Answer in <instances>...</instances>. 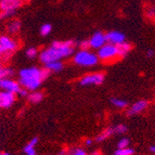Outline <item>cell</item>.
Segmentation results:
<instances>
[{
  "label": "cell",
  "mask_w": 155,
  "mask_h": 155,
  "mask_svg": "<svg viewBox=\"0 0 155 155\" xmlns=\"http://www.w3.org/2000/svg\"><path fill=\"white\" fill-rule=\"evenodd\" d=\"M74 50V43L73 41H65V42H60L55 41L52 43L51 47L44 49L40 54V61L43 62L45 65L60 61L63 58L69 57L72 55Z\"/></svg>",
  "instance_id": "1"
},
{
  "label": "cell",
  "mask_w": 155,
  "mask_h": 155,
  "mask_svg": "<svg viewBox=\"0 0 155 155\" xmlns=\"http://www.w3.org/2000/svg\"><path fill=\"white\" fill-rule=\"evenodd\" d=\"M48 69H39L36 67H30L22 69L20 72V84L27 90H35L49 74Z\"/></svg>",
  "instance_id": "2"
},
{
  "label": "cell",
  "mask_w": 155,
  "mask_h": 155,
  "mask_svg": "<svg viewBox=\"0 0 155 155\" xmlns=\"http://www.w3.org/2000/svg\"><path fill=\"white\" fill-rule=\"evenodd\" d=\"M74 62L82 67H92L98 62L97 56L89 50H80L74 57Z\"/></svg>",
  "instance_id": "3"
},
{
  "label": "cell",
  "mask_w": 155,
  "mask_h": 155,
  "mask_svg": "<svg viewBox=\"0 0 155 155\" xmlns=\"http://www.w3.org/2000/svg\"><path fill=\"white\" fill-rule=\"evenodd\" d=\"M21 5V0H0V8L2 10L0 17L1 19H5L12 16Z\"/></svg>",
  "instance_id": "4"
},
{
  "label": "cell",
  "mask_w": 155,
  "mask_h": 155,
  "mask_svg": "<svg viewBox=\"0 0 155 155\" xmlns=\"http://www.w3.org/2000/svg\"><path fill=\"white\" fill-rule=\"evenodd\" d=\"M97 56L98 60H101L102 61H112L118 57L117 48L115 45L107 43L104 46H102L101 48H98Z\"/></svg>",
  "instance_id": "5"
},
{
  "label": "cell",
  "mask_w": 155,
  "mask_h": 155,
  "mask_svg": "<svg viewBox=\"0 0 155 155\" xmlns=\"http://www.w3.org/2000/svg\"><path fill=\"white\" fill-rule=\"evenodd\" d=\"M104 75L102 74H87L86 76L82 77L80 80V84L81 86H97L101 84L104 81Z\"/></svg>",
  "instance_id": "6"
},
{
  "label": "cell",
  "mask_w": 155,
  "mask_h": 155,
  "mask_svg": "<svg viewBox=\"0 0 155 155\" xmlns=\"http://www.w3.org/2000/svg\"><path fill=\"white\" fill-rule=\"evenodd\" d=\"M0 89L15 94V93H19L21 89V84L11 79L4 78L0 80Z\"/></svg>",
  "instance_id": "7"
},
{
  "label": "cell",
  "mask_w": 155,
  "mask_h": 155,
  "mask_svg": "<svg viewBox=\"0 0 155 155\" xmlns=\"http://www.w3.org/2000/svg\"><path fill=\"white\" fill-rule=\"evenodd\" d=\"M106 35H104L101 32H97L95 33L91 38L89 39V44H90V48H95V49H98L101 48L102 46H104L106 44Z\"/></svg>",
  "instance_id": "8"
},
{
  "label": "cell",
  "mask_w": 155,
  "mask_h": 155,
  "mask_svg": "<svg viewBox=\"0 0 155 155\" xmlns=\"http://www.w3.org/2000/svg\"><path fill=\"white\" fill-rule=\"evenodd\" d=\"M106 40L108 43L117 46L121 43L125 42V35L118 31H111L106 34Z\"/></svg>",
  "instance_id": "9"
},
{
  "label": "cell",
  "mask_w": 155,
  "mask_h": 155,
  "mask_svg": "<svg viewBox=\"0 0 155 155\" xmlns=\"http://www.w3.org/2000/svg\"><path fill=\"white\" fill-rule=\"evenodd\" d=\"M15 101V95L10 92H0V108H9Z\"/></svg>",
  "instance_id": "10"
},
{
  "label": "cell",
  "mask_w": 155,
  "mask_h": 155,
  "mask_svg": "<svg viewBox=\"0 0 155 155\" xmlns=\"http://www.w3.org/2000/svg\"><path fill=\"white\" fill-rule=\"evenodd\" d=\"M0 45L6 52H11L17 48V43L8 36H0Z\"/></svg>",
  "instance_id": "11"
},
{
  "label": "cell",
  "mask_w": 155,
  "mask_h": 155,
  "mask_svg": "<svg viewBox=\"0 0 155 155\" xmlns=\"http://www.w3.org/2000/svg\"><path fill=\"white\" fill-rule=\"evenodd\" d=\"M148 101H137L136 103H134L130 109L128 110L127 111V114L128 115H135V114H140L141 111H143L144 110H146V108L148 107Z\"/></svg>",
  "instance_id": "12"
},
{
  "label": "cell",
  "mask_w": 155,
  "mask_h": 155,
  "mask_svg": "<svg viewBox=\"0 0 155 155\" xmlns=\"http://www.w3.org/2000/svg\"><path fill=\"white\" fill-rule=\"evenodd\" d=\"M116 48H117L118 57H120V58L125 57V56L130 52V50L132 48L131 45L128 44V43H126V42H124V43H121V44L117 45Z\"/></svg>",
  "instance_id": "13"
},
{
  "label": "cell",
  "mask_w": 155,
  "mask_h": 155,
  "mask_svg": "<svg viewBox=\"0 0 155 155\" xmlns=\"http://www.w3.org/2000/svg\"><path fill=\"white\" fill-rule=\"evenodd\" d=\"M37 143H38V137H34L23 149L25 155H35L36 153H35V148L37 145Z\"/></svg>",
  "instance_id": "14"
},
{
  "label": "cell",
  "mask_w": 155,
  "mask_h": 155,
  "mask_svg": "<svg viewBox=\"0 0 155 155\" xmlns=\"http://www.w3.org/2000/svg\"><path fill=\"white\" fill-rule=\"evenodd\" d=\"M45 66H46V69H48L49 72H55V73H58L63 69V64L60 61L49 62V63L46 64Z\"/></svg>",
  "instance_id": "15"
},
{
  "label": "cell",
  "mask_w": 155,
  "mask_h": 155,
  "mask_svg": "<svg viewBox=\"0 0 155 155\" xmlns=\"http://www.w3.org/2000/svg\"><path fill=\"white\" fill-rule=\"evenodd\" d=\"M21 29V22L19 21H12L8 25V31L10 34H16Z\"/></svg>",
  "instance_id": "16"
},
{
  "label": "cell",
  "mask_w": 155,
  "mask_h": 155,
  "mask_svg": "<svg viewBox=\"0 0 155 155\" xmlns=\"http://www.w3.org/2000/svg\"><path fill=\"white\" fill-rule=\"evenodd\" d=\"M112 134H114V129H112V128H107V129H105L104 131H102L100 135L97 137L96 140H97V142L104 141L105 139L109 138Z\"/></svg>",
  "instance_id": "17"
},
{
  "label": "cell",
  "mask_w": 155,
  "mask_h": 155,
  "mask_svg": "<svg viewBox=\"0 0 155 155\" xmlns=\"http://www.w3.org/2000/svg\"><path fill=\"white\" fill-rule=\"evenodd\" d=\"M28 98L33 103H38L43 100V94L40 92H33L28 96Z\"/></svg>",
  "instance_id": "18"
},
{
  "label": "cell",
  "mask_w": 155,
  "mask_h": 155,
  "mask_svg": "<svg viewBox=\"0 0 155 155\" xmlns=\"http://www.w3.org/2000/svg\"><path fill=\"white\" fill-rule=\"evenodd\" d=\"M110 102L111 104L117 107V108H125L126 106H127V101H125L124 100H121V98H117V97H112L110 100Z\"/></svg>",
  "instance_id": "19"
},
{
  "label": "cell",
  "mask_w": 155,
  "mask_h": 155,
  "mask_svg": "<svg viewBox=\"0 0 155 155\" xmlns=\"http://www.w3.org/2000/svg\"><path fill=\"white\" fill-rule=\"evenodd\" d=\"M13 74V71L10 68H5L0 66V80L4 78H8Z\"/></svg>",
  "instance_id": "20"
},
{
  "label": "cell",
  "mask_w": 155,
  "mask_h": 155,
  "mask_svg": "<svg viewBox=\"0 0 155 155\" xmlns=\"http://www.w3.org/2000/svg\"><path fill=\"white\" fill-rule=\"evenodd\" d=\"M134 150L131 148H124V149H118L115 152L114 155H133L134 154Z\"/></svg>",
  "instance_id": "21"
},
{
  "label": "cell",
  "mask_w": 155,
  "mask_h": 155,
  "mask_svg": "<svg viewBox=\"0 0 155 155\" xmlns=\"http://www.w3.org/2000/svg\"><path fill=\"white\" fill-rule=\"evenodd\" d=\"M51 30H52V26L49 23H45L43 26L41 27L40 33H41V35H43V36H46V35L50 34Z\"/></svg>",
  "instance_id": "22"
},
{
  "label": "cell",
  "mask_w": 155,
  "mask_h": 155,
  "mask_svg": "<svg viewBox=\"0 0 155 155\" xmlns=\"http://www.w3.org/2000/svg\"><path fill=\"white\" fill-rule=\"evenodd\" d=\"M112 129H114V133L115 134H124L127 131V127H126L124 124H118Z\"/></svg>",
  "instance_id": "23"
},
{
  "label": "cell",
  "mask_w": 155,
  "mask_h": 155,
  "mask_svg": "<svg viewBox=\"0 0 155 155\" xmlns=\"http://www.w3.org/2000/svg\"><path fill=\"white\" fill-rule=\"evenodd\" d=\"M128 145H129V140H128V138L124 137V138H122L120 141L118 142L117 147H118V149H124V148H127Z\"/></svg>",
  "instance_id": "24"
},
{
  "label": "cell",
  "mask_w": 155,
  "mask_h": 155,
  "mask_svg": "<svg viewBox=\"0 0 155 155\" xmlns=\"http://www.w3.org/2000/svg\"><path fill=\"white\" fill-rule=\"evenodd\" d=\"M26 55H27V57H28V58H30V59L35 58V57H36V55H37V50H36V48H28L27 51H26Z\"/></svg>",
  "instance_id": "25"
},
{
  "label": "cell",
  "mask_w": 155,
  "mask_h": 155,
  "mask_svg": "<svg viewBox=\"0 0 155 155\" xmlns=\"http://www.w3.org/2000/svg\"><path fill=\"white\" fill-rule=\"evenodd\" d=\"M70 155H87V154L84 150H82L80 148H76V149H74V150H73L71 151Z\"/></svg>",
  "instance_id": "26"
},
{
  "label": "cell",
  "mask_w": 155,
  "mask_h": 155,
  "mask_svg": "<svg viewBox=\"0 0 155 155\" xmlns=\"http://www.w3.org/2000/svg\"><path fill=\"white\" fill-rule=\"evenodd\" d=\"M89 48H90L89 40H84L80 43V48L82 50H88Z\"/></svg>",
  "instance_id": "27"
},
{
  "label": "cell",
  "mask_w": 155,
  "mask_h": 155,
  "mask_svg": "<svg viewBox=\"0 0 155 155\" xmlns=\"http://www.w3.org/2000/svg\"><path fill=\"white\" fill-rule=\"evenodd\" d=\"M18 94H20V95H21V96H22V97H25V96H27V95H28V93H27V89L21 88Z\"/></svg>",
  "instance_id": "28"
},
{
  "label": "cell",
  "mask_w": 155,
  "mask_h": 155,
  "mask_svg": "<svg viewBox=\"0 0 155 155\" xmlns=\"http://www.w3.org/2000/svg\"><path fill=\"white\" fill-rule=\"evenodd\" d=\"M154 54H155V52L153 50L150 49V50L147 51V57L148 58H151V57H153V56H154Z\"/></svg>",
  "instance_id": "29"
},
{
  "label": "cell",
  "mask_w": 155,
  "mask_h": 155,
  "mask_svg": "<svg viewBox=\"0 0 155 155\" xmlns=\"http://www.w3.org/2000/svg\"><path fill=\"white\" fill-rule=\"evenodd\" d=\"M6 53V51L4 50V48L1 47V45H0V56H2L3 54H5Z\"/></svg>",
  "instance_id": "30"
},
{
  "label": "cell",
  "mask_w": 155,
  "mask_h": 155,
  "mask_svg": "<svg viewBox=\"0 0 155 155\" xmlns=\"http://www.w3.org/2000/svg\"><path fill=\"white\" fill-rule=\"evenodd\" d=\"M92 144V140L91 139H87L86 140V145L87 146H90Z\"/></svg>",
  "instance_id": "31"
},
{
  "label": "cell",
  "mask_w": 155,
  "mask_h": 155,
  "mask_svg": "<svg viewBox=\"0 0 155 155\" xmlns=\"http://www.w3.org/2000/svg\"><path fill=\"white\" fill-rule=\"evenodd\" d=\"M150 151L155 154V146H151L150 147Z\"/></svg>",
  "instance_id": "32"
},
{
  "label": "cell",
  "mask_w": 155,
  "mask_h": 155,
  "mask_svg": "<svg viewBox=\"0 0 155 155\" xmlns=\"http://www.w3.org/2000/svg\"><path fill=\"white\" fill-rule=\"evenodd\" d=\"M59 155H67V152H66L65 150H61V151L60 152Z\"/></svg>",
  "instance_id": "33"
},
{
  "label": "cell",
  "mask_w": 155,
  "mask_h": 155,
  "mask_svg": "<svg viewBox=\"0 0 155 155\" xmlns=\"http://www.w3.org/2000/svg\"><path fill=\"white\" fill-rule=\"evenodd\" d=\"M90 155H101V154H100V152H98V151H94Z\"/></svg>",
  "instance_id": "34"
},
{
  "label": "cell",
  "mask_w": 155,
  "mask_h": 155,
  "mask_svg": "<svg viewBox=\"0 0 155 155\" xmlns=\"http://www.w3.org/2000/svg\"><path fill=\"white\" fill-rule=\"evenodd\" d=\"M0 155H10V154H8L7 152H1V153H0Z\"/></svg>",
  "instance_id": "35"
},
{
  "label": "cell",
  "mask_w": 155,
  "mask_h": 155,
  "mask_svg": "<svg viewBox=\"0 0 155 155\" xmlns=\"http://www.w3.org/2000/svg\"><path fill=\"white\" fill-rule=\"evenodd\" d=\"M21 1H30V0H21Z\"/></svg>",
  "instance_id": "36"
},
{
  "label": "cell",
  "mask_w": 155,
  "mask_h": 155,
  "mask_svg": "<svg viewBox=\"0 0 155 155\" xmlns=\"http://www.w3.org/2000/svg\"><path fill=\"white\" fill-rule=\"evenodd\" d=\"M153 16H154V17H155V11H154V15H153Z\"/></svg>",
  "instance_id": "37"
}]
</instances>
